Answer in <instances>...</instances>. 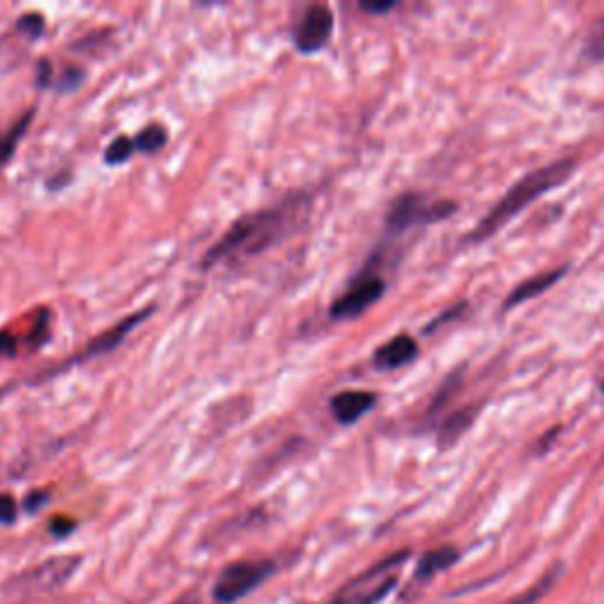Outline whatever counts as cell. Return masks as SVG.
Wrapping results in <instances>:
<instances>
[{"label": "cell", "instance_id": "obj_1", "mask_svg": "<svg viewBox=\"0 0 604 604\" xmlns=\"http://www.w3.org/2000/svg\"><path fill=\"white\" fill-rule=\"evenodd\" d=\"M302 215V194L289 196L277 206L243 215L227 229L208 249L201 261V269H215L225 265H241L253 257L263 255L291 232Z\"/></svg>", "mask_w": 604, "mask_h": 604}, {"label": "cell", "instance_id": "obj_2", "mask_svg": "<svg viewBox=\"0 0 604 604\" xmlns=\"http://www.w3.org/2000/svg\"><path fill=\"white\" fill-rule=\"evenodd\" d=\"M571 168H573L571 161L551 164L517 182L512 190L498 201L496 208H492V213H488L480 222V229L478 234H474V239H484L488 234L498 232L503 225L517 218V215H520L529 204H534V201L541 198L545 192H551L557 184H563L571 176Z\"/></svg>", "mask_w": 604, "mask_h": 604}, {"label": "cell", "instance_id": "obj_3", "mask_svg": "<svg viewBox=\"0 0 604 604\" xmlns=\"http://www.w3.org/2000/svg\"><path fill=\"white\" fill-rule=\"evenodd\" d=\"M409 553L390 555L376 567L359 573L357 579L345 583L328 604H380L399 583V569L404 567Z\"/></svg>", "mask_w": 604, "mask_h": 604}, {"label": "cell", "instance_id": "obj_4", "mask_svg": "<svg viewBox=\"0 0 604 604\" xmlns=\"http://www.w3.org/2000/svg\"><path fill=\"white\" fill-rule=\"evenodd\" d=\"M271 571H275V563H269V559H241V563L222 569L218 581L213 585V597L220 604L243 600L257 585L265 583Z\"/></svg>", "mask_w": 604, "mask_h": 604}, {"label": "cell", "instance_id": "obj_5", "mask_svg": "<svg viewBox=\"0 0 604 604\" xmlns=\"http://www.w3.org/2000/svg\"><path fill=\"white\" fill-rule=\"evenodd\" d=\"M383 293H385L383 277H378L376 271L366 269L352 281L350 289L334 302V307H330V319L336 322L354 319V316L364 314L371 305H376V302L383 298Z\"/></svg>", "mask_w": 604, "mask_h": 604}, {"label": "cell", "instance_id": "obj_6", "mask_svg": "<svg viewBox=\"0 0 604 604\" xmlns=\"http://www.w3.org/2000/svg\"><path fill=\"white\" fill-rule=\"evenodd\" d=\"M334 12H330L328 5H312L305 10V14H302L300 22L295 24V32H293V40H295V48L298 52L302 55H312V52H319L330 34H334Z\"/></svg>", "mask_w": 604, "mask_h": 604}, {"label": "cell", "instance_id": "obj_7", "mask_svg": "<svg viewBox=\"0 0 604 604\" xmlns=\"http://www.w3.org/2000/svg\"><path fill=\"white\" fill-rule=\"evenodd\" d=\"M154 310H156V307H147V310L135 312V314H131V316H125V319H121L117 326H111V328L105 330V334H99L97 338H93V340L88 342V348H85L81 354L74 357V362L67 364V366H57L55 371L46 373V376H43V378L57 376V373H62L64 369L74 366V364H78V362H88V359H93V357H99V354H107V352H111V350H117L119 345L125 340V336H131L133 330H135L142 322L149 319V316L154 314Z\"/></svg>", "mask_w": 604, "mask_h": 604}, {"label": "cell", "instance_id": "obj_8", "mask_svg": "<svg viewBox=\"0 0 604 604\" xmlns=\"http://www.w3.org/2000/svg\"><path fill=\"white\" fill-rule=\"evenodd\" d=\"M451 210H454V204H427V201H423L419 194H407L392 206L387 225H390V229H395V232H401V229H407L415 222L439 220Z\"/></svg>", "mask_w": 604, "mask_h": 604}, {"label": "cell", "instance_id": "obj_9", "mask_svg": "<svg viewBox=\"0 0 604 604\" xmlns=\"http://www.w3.org/2000/svg\"><path fill=\"white\" fill-rule=\"evenodd\" d=\"M378 397L373 392L364 390H348V392H338L334 399H330V411H334L336 421L340 425H352L359 419H364V413H369L373 407H376Z\"/></svg>", "mask_w": 604, "mask_h": 604}, {"label": "cell", "instance_id": "obj_10", "mask_svg": "<svg viewBox=\"0 0 604 604\" xmlns=\"http://www.w3.org/2000/svg\"><path fill=\"white\" fill-rule=\"evenodd\" d=\"M415 354H419V342L409 336H397L376 350L373 362H376L378 369L390 371V369H399V366L413 362Z\"/></svg>", "mask_w": 604, "mask_h": 604}, {"label": "cell", "instance_id": "obj_11", "mask_svg": "<svg viewBox=\"0 0 604 604\" xmlns=\"http://www.w3.org/2000/svg\"><path fill=\"white\" fill-rule=\"evenodd\" d=\"M78 567V559L76 557H55L50 559V563L40 565L34 573H32V581L40 583L43 588H50V585H57L69 579V573L74 571Z\"/></svg>", "mask_w": 604, "mask_h": 604}, {"label": "cell", "instance_id": "obj_12", "mask_svg": "<svg viewBox=\"0 0 604 604\" xmlns=\"http://www.w3.org/2000/svg\"><path fill=\"white\" fill-rule=\"evenodd\" d=\"M565 275V267L563 269H555V271H548V275H541V277H534V279H529L524 283H520L515 289L512 295H508V302H506V307H517L520 305V302H527L529 298H534L539 293H543L545 289H551V286Z\"/></svg>", "mask_w": 604, "mask_h": 604}, {"label": "cell", "instance_id": "obj_13", "mask_svg": "<svg viewBox=\"0 0 604 604\" xmlns=\"http://www.w3.org/2000/svg\"><path fill=\"white\" fill-rule=\"evenodd\" d=\"M458 553L454 548H437V551H430L421 557V565H419V571H415V579L419 581H427L433 579L435 573L444 571L447 567H451L456 563Z\"/></svg>", "mask_w": 604, "mask_h": 604}, {"label": "cell", "instance_id": "obj_14", "mask_svg": "<svg viewBox=\"0 0 604 604\" xmlns=\"http://www.w3.org/2000/svg\"><path fill=\"white\" fill-rule=\"evenodd\" d=\"M32 121H34V109L26 111L24 117L17 123H14L8 133L0 135V168H3L10 161V158L14 156V149H17L22 137L26 135Z\"/></svg>", "mask_w": 604, "mask_h": 604}, {"label": "cell", "instance_id": "obj_15", "mask_svg": "<svg viewBox=\"0 0 604 604\" xmlns=\"http://www.w3.org/2000/svg\"><path fill=\"white\" fill-rule=\"evenodd\" d=\"M166 142H168V131L164 125H147L145 131L135 137V149L145 152V154H154L161 147H166Z\"/></svg>", "mask_w": 604, "mask_h": 604}, {"label": "cell", "instance_id": "obj_16", "mask_svg": "<svg viewBox=\"0 0 604 604\" xmlns=\"http://www.w3.org/2000/svg\"><path fill=\"white\" fill-rule=\"evenodd\" d=\"M135 152H137V149H135V140L121 135V137L113 140L111 145L105 149V161H107L109 166H121V164H125L128 158H131Z\"/></svg>", "mask_w": 604, "mask_h": 604}, {"label": "cell", "instance_id": "obj_17", "mask_svg": "<svg viewBox=\"0 0 604 604\" xmlns=\"http://www.w3.org/2000/svg\"><path fill=\"white\" fill-rule=\"evenodd\" d=\"M17 32L26 34L28 38H38V36H43V32H46V20H43V14H38V12L22 14V17L17 20Z\"/></svg>", "mask_w": 604, "mask_h": 604}, {"label": "cell", "instance_id": "obj_18", "mask_svg": "<svg viewBox=\"0 0 604 604\" xmlns=\"http://www.w3.org/2000/svg\"><path fill=\"white\" fill-rule=\"evenodd\" d=\"M553 581H555V573H551V579H543L541 583H536L534 588H531V591L529 593H524L522 597H517L515 602H508V604H534L545 591H551V585H553Z\"/></svg>", "mask_w": 604, "mask_h": 604}, {"label": "cell", "instance_id": "obj_19", "mask_svg": "<svg viewBox=\"0 0 604 604\" xmlns=\"http://www.w3.org/2000/svg\"><path fill=\"white\" fill-rule=\"evenodd\" d=\"M17 520V500L10 494H0V524H12Z\"/></svg>", "mask_w": 604, "mask_h": 604}, {"label": "cell", "instance_id": "obj_20", "mask_svg": "<svg viewBox=\"0 0 604 604\" xmlns=\"http://www.w3.org/2000/svg\"><path fill=\"white\" fill-rule=\"evenodd\" d=\"M588 55L593 57V60H604V20L600 22V26L593 32L591 43H588Z\"/></svg>", "mask_w": 604, "mask_h": 604}, {"label": "cell", "instance_id": "obj_21", "mask_svg": "<svg viewBox=\"0 0 604 604\" xmlns=\"http://www.w3.org/2000/svg\"><path fill=\"white\" fill-rule=\"evenodd\" d=\"M81 83H83V69L69 67L64 71V74H62V81H60V85H57V88H60V90H74V88H78Z\"/></svg>", "mask_w": 604, "mask_h": 604}, {"label": "cell", "instance_id": "obj_22", "mask_svg": "<svg viewBox=\"0 0 604 604\" xmlns=\"http://www.w3.org/2000/svg\"><path fill=\"white\" fill-rule=\"evenodd\" d=\"M20 342L10 330H0V357H14L20 352Z\"/></svg>", "mask_w": 604, "mask_h": 604}, {"label": "cell", "instance_id": "obj_23", "mask_svg": "<svg viewBox=\"0 0 604 604\" xmlns=\"http://www.w3.org/2000/svg\"><path fill=\"white\" fill-rule=\"evenodd\" d=\"M468 421H470V415H468V411H460V413H456L454 415V419L447 423V425H444V435H449V437H458V433H460V430H463L466 425H468Z\"/></svg>", "mask_w": 604, "mask_h": 604}, {"label": "cell", "instance_id": "obj_24", "mask_svg": "<svg viewBox=\"0 0 604 604\" xmlns=\"http://www.w3.org/2000/svg\"><path fill=\"white\" fill-rule=\"evenodd\" d=\"M50 529H52V534H57V536H64V534H69L71 529H74V522L64 520V517H57V520H52Z\"/></svg>", "mask_w": 604, "mask_h": 604}, {"label": "cell", "instance_id": "obj_25", "mask_svg": "<svg viewBox=\"0 0 604 604\" xmlns=\"http://www.w3.org/2000/svg\"><path fill=\"white\" fill-rule=\"evenodd\" d=\"M50 74H52L50 62H48V60H43V62L38 64V85H40V88H46V85L50 83Z\"/></svg>", "mask_w": 604, "mask_h": 604}, {"label": "cell", "instance_id": "obj_26", "mask_svg": "<svg viewBox=\"0 0 604 604\" xmlns=\"http://www.w3.org/2000/svg\"><path fill=\"white\" fill-rule=\"evenodd\" d=\"M48 500V494H43V492H36V494H32V496H28L26 498V510H32V512H36L40 506H43V503H46Z\"/></svg>", "mask_w": 604, "mask_h": 604}, {"label": "cell", "instance_id": "obj_27", "mask_svg": "<svg viewBox=\"0 0 604 604\" xmlns=\"http://www.w3.org/2000/svg\"><path fill=\"white\" fill-rule=\"evenodd\" d=\"M362 10L371 12V14H383V12L395 10V3H362Z\"/></svg>", "mask_w": 604, "mask_h": 604}, {"label": "cell", "instance_id": "obj_28", "mask_svg": "<svg viewBox=\"0 0 604 604\" xmlns=\"http://www.w3.org/2000/svg\"><path fill=\"white\" fill-rule=\"evenodd\" d=\"M178 604H192V602H178Z\"/></svg>", "mask_w": 604, "mask_h": 604}, {"label": "cell", "instance_id": "obj_29", "mask_svg": "<svg viewBox=\"0 0 604 604\" xmlns=\"http://www.w3.org/2000/svg\"><path fill=\"white\" fill-rule=\"evenodd\" d=\"M602 390H604V385H602Z\"/></svg>", "mask_w": 604, "mask_h": 604}]
</instances>
